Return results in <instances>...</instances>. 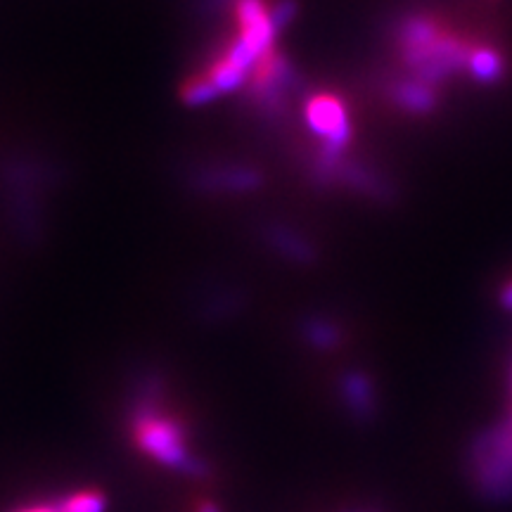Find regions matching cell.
<instances>
[{
	"label": "cell",
	"instance_id": "obj_5",
	"mask_svg": "<svg viewBox=\"0 0 512 512\" xmlns=\"http://www.w3.org/2000/svg\"><path fill=\"white\" fill-rule=\"evenodd\" d=\"M465 72L479 86H494L505 76V57L501 55V50L491 46H472Z\"/></svg>",
	"mask_w": 512,
	"mask_h": 512
},
{
	"label": "cell",
	"instance_id": "obj_10",
	"mask_svg": "<svg viewBox=\"0 0 512 512\" xmlns=\"http://www.w3.org/2000/svg\"><path fill=\"white\" fill-rule=\"evenodd\" d=\"M214 95H219V91H216V86L211 83L207 74L190 76V81L185 83V88H183V98H185V102H190V105H202V102L211 100Z\"/></svg>",
	"mask_w": 512,
	"mask_h": 512
},
{
	"label": "cell",
	"instance_id": "obj_1",
	"mask_svg": "<svg viewBox=\"0 0 512 512\" xmlns=\"http://www.w3.org/2000/svg\"><path fill=\"white\" fill-rule=\"evenodd\" d=\"M133 439L140 451L159 465L174 467L192 477L207 475V465L190 453L183 427L176 420L157 413L155 408H138L136 420H133Z\"/></svg>",
	"mask_w": 512,
	"mask_h": 512
},
{
	"label": "cell",
	"instance_id": "obj_9",
	"mask_svg": "<svg viewBox=\"0 0 512 512\" xmlns=\"http://www.w3.org/2000/svg\"><path fill=\"white\" fill-rule=\"evenodd\" d=\"M55 508L57 512H105L107 498L100 491H76V494L62 498Z\"/></svg>",
	"mask_w": 512,
	"mask_h": 512
},
{
	"label": "cell",
	"instance_id": "obj_6",
	"mask_svg": "<svg viewBox=\"0 0 512 512\" xmlns=\"http://www.w3.org/2000/svg\"><path fill=\"white\" fill-rule=\"evenodd\" d=\"M342 394L349 411L356 418H373L377 411L373 380L363 373H347L342 377Z\"/></svg>",
	"mask_w": 512,
	"mask_h": 512
},
{
	"label": "cell",
	"instance_id": "obj_12",
	"mask_svg": "<svg viewBox=\"0 0 512 512\" xmlns=\"http://www.w3.org/2000/svg\"><path fill=\"white\" fill-rule=\"evenodd\" d=\"M195 512H221V508L216 503H211V501H202L200 505H197Z\"/></svg>",
	"mask_w": 512,
	"mask_h": 512
},
{
	"label": "cell",
	"instance_id": "obj_4",
	"mask_svg": "<svg viewBox=\"0 0 512 512\" xmlns=\"http://www.w3.org/2000/svg\"><path fill=\"white\" fill-rule=\"evenodd\" d=\"M387 95L401 112L418 114V117L432 114L439 105L437 91L432 86H427L425 81L415 79V76H403V79L389 81Z\"/></svg>",
	"mask_w": 512,
	"mask_h": 512
},
{
	"label": "cell",
	"instance_id": "obj_8",
	"mask_svg": "<svg viewBox=\"0 0 512 512\" xmlns=\"http://www.w3.org/2000/svg\"><path fill=\"white\" fill-rule=\"evenodd\" d=\"M271 240H273L275 247L283 249V252L294 261H304V264H309V261L316 259V254H313L311 245H306V240L299 238V235H294L292 230L273 228Z\"/></svg>",
	"mask_w": 512,
	"mask_h": 512
},
{
	"label": "cell",
	"instance_id": "obj_7",
	"mask_svg": "<svg viewBox=\"0 0 512 512\" xmlns=\"http://www.w3.org/2000/svg\"><path fill=\"white\" fill-rule=\"evenodd\" d=\"M304 337L311 347L316 349H335L339 342H342V328L335 323V320L328 318H309L304 325Z\"/></svg>",
	"mask_w": 512,
	"mask_h": 512
},
{
	"label": "cell",
	"instance_id": "obj_2",
	"mask_svg": "<svg viewBox=\"0 0 512 512\" xmlns=\"http://www.w3.org/2000/svg\"><path fill=\"white\" fill-rule=\"evenodd\" d=\"M475 470L489 494L512 491V418L484 434L475 446Z\"/></svg>",
	"mask_w": 512,
	"mask_h": 512
},
{
	"label": "cell",
	"instance_id": "obj_11",
	"mask_svg": "<svg viewBox=\"0 0 512 512\" xmlns=\"http://www.w3.org/2000/svg\"><path fill=\"white\" fill-rule=\"evenodd\" d=\"M501 304L505 306V309H512V280L508 285L503 287V292H501Z\"/></svg>",
	"mask_w": 512,
	"mask_h": 512
},
{
	"label": "cell",
	"instance_id": "obj_3",
	"mask_svg": "<svg viewBox=\"0 0 512 512\" xmlns=\"http://www.w3.org/2000/svg\"><path fill=\"white\" fill-rule=\"evenodd\" d=\"M306 124L325 147L344 152L351 140V121L342 98L332 93H318L306 100Z\"/></svg>",
	"mask_w": 512,
	"mask_h": 512
},
{
	"label": "cell",
	"instance_id": "obj_13",
	"mask_svg": "<svg viewBox=\"0 0 512 512\" xmlns=\"http://www.w3.org/2000/svg\"><path fill=\"white\" fill-rule=\"evenodd\" d=\"M17 512H57V508H53V505H34V508H24Z\"/></svg>",
	"mask_w": 512,
	"mask_h": 512
}]
</instances>
